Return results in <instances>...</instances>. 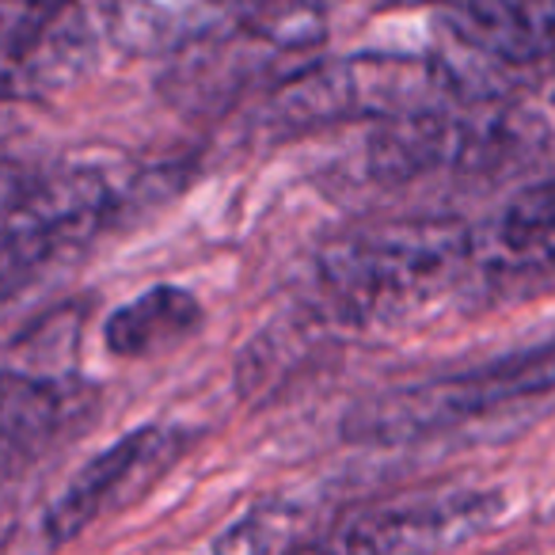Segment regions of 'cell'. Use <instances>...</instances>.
<instances>
[{
    "instance_id": "6",
    "label": "cell",
    "mask_w": 555,
    "mask_h": 555,
    "mask_svg": "<svg viewBox=\"0 0 555 555\" xmlns=\"http://www.w3.org/2000/svg\"><path fill=\"white\" fill-rule=\"evenodd\" d=\"M107 0H0V100L65 88L107 35Z\"/></svg>"
},
{
    "instance_id": "12",
    "label": "cell",
    "mask_w": 555,
    "mask_h": 555,
    "mask_svg": "<svg viewBox=\"0 0 555 555\" xmlns=\"http://www.w3.org/2000/svg\"><path fill=\"white\" fill-rule=\"evenodd\" d=\"M202 301L179 286H153L115 309L103 324V343L115 358H156L191 343L202 332Z\"/></svg>"
},
{
    "instance_id": "8",
    "label": "cell",
    "mask_w": 555,
    "mask_h": 555,
    "mask_svg": "<svg viewBox=\"0 0 555 555\" xmlns=\"http://www.w3.org/2000/svg\"><path fill=\"white\" fill-rule=\"evenodd\" d=\"M186 434L171 426H141L95 453L69 483L62 487L42 517V537L50 547H62L92 529L100 517L138 502L171 464L183 456Z\"/></svg>"
},
{
    "instance_id": "11",
    "label": "cell",
    "mask_w": 555,
    "mask_h": 555,
    "mask_svg": "<svg viewBox=\"0 0 555 555\" xmlns=\"http://www.w3.org/2000/svg\"><path fill=\"white\" fill-rule=\"evenodd\" d=\"M229 0H111L107 39L133 57H176L209 35Z\"/></svg>"
},
{
    "instance_id": "10",
    "label": "cell",
    "mask_w": 555,
    "mask_h": 555,
    "mask_svg": "<svg viewBox=\"0 0 555 555\" xmlns=\"http://www.w3.org/2000/svg\"><path fill=\"white\" fill-rule=\"evenodd\" d=\"M77 415L80 388L69 380L0 373V499Z\"/></svg>"
},
{
    "instance_id": "1",
    "label": "cell",
    "mask_w": 555,
    "mask_h": 555,
    "mask_svg": "<svg viewBox=\"0 0 555 555\" xmlns=\"http://www.w3.org/2000/svg\"><path fill=\"white\" fill-rule=\"evenodd\" d=\"M472 224L456 217H403L343 232L317 251V312L350 327H400L468 297Z\"/></svg>"
},
{
    "instance_id": "4",
    "label": "cell",
    "mask_w": 555,
    "mask_h": 555,
    "mask_svg": "<svg viewBox=\"0 0 555 555\" xmlns=\"http://www.w3.org/2000/svg\"><path fill=\"white\" fill-rule=\"evenodd\" d=\"M547 392H555V339L479 370L370 396L347 411L343 438L358 446H411Z\"/></svg>"
},
{
    "instance_id": "5",
    "label": "cell",
    "mask_w": 555,
    "mask_h": 555,
    "mask_svg": "<svg viewBox=\"0 0 555 555\" xmlns=\"http://www.w3.org/2000/svg\"><path fill=\"white\" fill-rule=\"evenodd\" d=\"M502 517V494L476 487L403 494L362 506L289 555H441L483 537Z\"/></svg>"
},
{
    "instance_id": "14",
    "label": "cell",
    "mask_w": 555,
    "mask_h": 555,
    "mask_svg": "<svg viewBox=\"0 0 555 555\" xmlns=\"http://www.w3.org/2000/svg\"><path fill=\"white\" fill-rule=\"evenodd\" d=\"M251 4H259V0H247V9H251Z\"/></svg>"
},
{
    "instance_id": "2",
    "label": "cell",
    "mask_w": 555,
    "mask_h": 555,
    "mask_svg": "<svg viewBox=\"0 0 555 555\" xmlns=\"http://www.w3.org/2000/svg\"><path fill=\"white\" fill-rule=\"evenodd\" d=\"M544 115L514 100L438 103L380 122L370 138V171L392 183L423 176H487L544 153Z\"/></svg>"
},
{
    "instance_id": "13",
    "label": "cell",
    "mask_w": 555,
    "mask_h": 555,
    "mask_svg": "<svg viewBox=\"0 0 555 555\" xmlns=\"http://www.w3.org/2000/svg\"><path fill=\"white\" fill-rule=\"evenodd\" d=\"M289 525H294V509L259 506L214 540V555H274L278 547H286Z\"/></svg>"
},
{
    "instance_id": "3",
    "label": "cell",
    "mask_w": 555,
    "mask_h": 555,
    "mask_svg": "<svg viewBox=\"0 0 555 555\" xmlns=\"http://www.w3.org/2000/svg\"><path fill=\"white\" fill-rule=\"evenodd\" d=\"M456 95L449 65L415 54H354L309 62L267 95L262 118L274 133L320 130L335 122H392Z\"/></svg>"
},
{
    "instance_id": "7",
    "label": "cell",
    "mask_w": 555,
    "mask_h": 555,
    "mask_svg": "<svg viewBox=\"0 0 555 555\" xmlns=\"http://www.w3.org/2000/svg\"><path fill=\"white\" fill-rule=\"evenodd\" d=\"M555 286V176L529 183L494 217L472 224L468 294L525 301Z\"/></svg>"
},
{
    "instance_id": "9",
    "label": "cell",
    "mask_w": 555,
    "mask_h": 555,
    "mask_svg": "<svg viewBox=\"0 0 555 555\" xmlns=\"http://www.w3.org/2000/svg\"><path fill=\"white\" fill-rule=\"evenodd\" d=\"M441 24L483 62H555V0H441Z\"/></svg>"
}]
</instances>
